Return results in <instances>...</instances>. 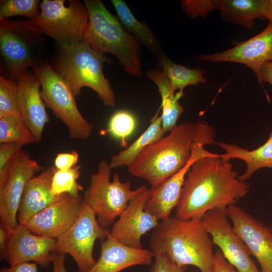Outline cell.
Segmentation results:
<instances>
[{"label": "cell", "instance_id": "6da1fadb", "mask_svg": "<svg viewBox=\"0 0 272 272\" xmlns=\"http://www.w3.org/2000/svg\"><path fill=\"white\" fill-rule=\"evenodd\" d=\"M249 184L239 179L230 159L214 154L196 160L185 177L175 217L202 219L209 211L226 210L249 192Z\"/></svg>", "mask_w": 272, "mask_h": 272}, {"label": "cell", "instance_id": "7a4b0ae2", "mask_svg": "<svg viewBox=\"0 0 272 272\" xmlns=\"http://www.w3.org/2000/svg\"><path fill=\"white\" fill-rule=\"evenodd\" d=\"M214 140V129L206 122H183L147 147L127 170L155 189L186 165L196 145L213 144Z\"/></svg>", "mask_w": 272, "mask_h": 272}, {"label": "cell", "instance_id": "3957f363", "mask_svg": "<svg viewBox=\"0 0 272 272\" xmlns=\"http://www.w3.org/2000/svg\"><path fill=\"white\" fill-rule=\"evenodd\" d=\"M153 256L165 253L179 266L192 265L200 272H213V241L202 219L175 217L161 221L150 236Z\"/></svg>", "mask_w": 272, "mask_h": 272}, {"label": "cell", "instance_id": "277c9868", "mask_svg": "<svg viewBox=\"0 0 272 272\" xmlns=\"http://www.w3.org/2000/svg\"><path fill=\"white\" fill-rule=\"evenodd\" d=\"M57 44L52 67L68 84L75 97L83 88L89 87L105 106L113 108L115 94L103 70L104 63L111 60L84 40Z\"/></svg>", "mask_w": 272, "mask_h": 272}, {"label": "cell", "instance_id": "5b68a950", "mask_svg": "<svg viewBox=\"0 0 272 272\" xmlns=\"http://www.w3.org/2000/svg\"><path fill=\"white\" fill-rule=\"evenodd\" d=\"M84 3L89 15L84 40L100 52L115 56L127 73L141 76L139 40L125 30L101 1L84 0Z\"/></svg>", "mask_w": 272, "mask_h": 272}, {"label": "cell", "instance_id": "8992f818", "mask_svg": "<svg viewBox=\"0 0 272 272\" xmlns=\"http://www.w3.org/2000/svg\"><path fill=\"white\" fill-rule=\"evenodd\" d=\"M42 38V34L27 21L0 19L2 67L8 79L17 80L29 67L45 64L40 58Z\"/></svg>", "mask_w": 272, "mask_h": 272}, {"label": "cell", "instance_id": "52a82bcc", "mask_svg": "<svg viewBox=\"0 0 272 272\" xmlns=\"http://www.w3.org/2000/svg\"><path fill=\"white\" fill-rule=\"evenodd\" d=\"M111 170L106 160L99 162L97 171L90 176L89 185L83 199L95 213L99 224L106 228L114 223L129 201L146 187L141 185L132 189L131 183L121 181L116 172L111 180Z\"/></svg>", "mask_w": 272, "mask_h": 272}, {"label": "cell", "instance_id": "ba28073f", "mask_svg": "<svg viewBox=\"0 0 272 272\" xmlns=\"http://www.w3.org/2000/svg\"><path fill=\"white\" fill-rule=\"evenodd\" d=\"M33 71L41 83V95L46 106L66 127L69 138L89 139L93 126L81 113L76 97L64 79L48 63Z\"/></svg>", "mask_w": 272, "mask_h": 272}, {"label": "cell", "instance_id": "9c48e42d", "mask_svg": "<svg viewBox=\"0 0 272 272\" xmlns=\"http://www.w3.org/2000/svg\"><path fill=\"white\" fill-rule=\"evenodd\" d=\"M43 0L40 13L28 22L37 31L54 39L56 42L84 40L89 15L84 2L70 0Z\"/></svg>", "mask_w": 272, "mask_h": 272}, {"label": "cell", "instance_id": "30bf717a", "mask_svg": "<svg viewBox=\"0 0 272 272\" xmlns=\"http://www.w3.org/2000/svg\"><path fill=\"white\" fill-rule=\"evenodd\" d=\"M109 230L101 226L94 212L84 201L73 225L56 239L57 252L69 254L80 272H87L95 264L93 248L97 239L104 240Z\"/></svg>", "mask_w": 272, "mask_h": 272}, {"label": "cell", "instance_id": "8fae6325", "mask_svg": "<svg viewBox=\"0 0 272 272\" xmlns=\"http://www.w3.org/2000/svg\"><path fill=\"white\" fill-rule=\"evenodd\" d=\"M211 236L224 257L239 272H261L250 257V251L228 221L226 210L214 209L202 219Z\"/></svg>", "mask_w": 272, "mask_h": 272}, {"label": "cell", "instance_id": "7c38bea8", "mask_svg": "<svg viewBox=\"0 0 272 272\" xmlns=\"http://www.w3.org/2000/svg\"><path fill=\"white\" fill-rule=\"evenodd\" d=\"M43 167L22 150L12 163L6 183L0 189L1 226L8 232L18 225L17 213L27 182Z\"/></svg>", "mask_w": 272, "mask_h": 272}, {"label": "cell", "instance_id": "4fadbf2b", "mask_svg": "<svg viewBox=\"0 0 272 272\" xmlns=\"http://www.w3.org/2000/svg\"><path fill=\"white\" fill-rule=\"evenodd\" d=\"M234 46L223 51L195 56L197 61L230 62L246 65L255 73L258 83L263 86L260 71L265 63L272 61V23L254 37L242 42H234Z\"/></svg>", "mask_w": 272, "mask_h": 272}, {"label": "cell", "instance_id": "5bb4252c", "mask_svg": "<svg viewBox=\"0 0 272 272\" xmlns=\"http://www.w3.org/2000/svg\"><path fill=\"white\" fill-rule=\"evenodd\" d=\"M150 195V189L146 187L129 201L109 230L113 238L127 246L143 248L142 237L160 222L145 210Z\"/></svg>", "mask_w": 272, "mask_h": 272}, {"label": "cell", "instance_id": "9a60e30c", "mask_svg": "<svg viewBox=\"0 0 272 272\" xmlns=\"http://www.w3.org/2000/svg\"><path fill=\"white\" fill-rule=\"evenodd\" d=\"M235 231L260 265L261 272H272V226H267L235 205L226 210Z\"/></svg>", "mask_w": 272, "mask_h": 272}, {"label": "cell", "instance_id": "2e32d148", "mask_svg": "<svg viewBox=\"0 0 272 272\" xmlns=\"http://www.w3.org/2000/svg\"><path fill=\"white\" fill-rule=\"evenodd\" d=\"M8 232L7 249L2 258L10 266L32 261L45 267L52 263L56 239L36 235L21 224Z\"/></svg>", "mask_w": 272, "mask_h": 272}, {"label": "cell", "instance_id": "e0dca14e", "mask_svg": "<svg viewBox=\"0 0 272 272\" xmlns=\"http://www.w3.org/2000/svg\"><path fill=\"white\" fill-rule=\"evenodd\" d=\"M83 200L65 194L36 214L25 225L33 233L57 239L77 219Z\"/></svg>", "mask_w": 272, "mask_h": 272}, {"label": "cell", "instance_id": "ac0fdd59", "mask_svg": "<svg viewBox=\"0 0 272 272\" xmlns=\"http://www.w3.org/2000/svg\"><path fill=\"white\" fill-rule=\"evenodd\" d=\"M205 146L202 144L196 145L190 158L181 170L165 180L157 188L150 189V195L145 210L159 221L171 217V213L178 205L186 175L192 164L202 157L214 154L206 150Z\"/></svg>", "mask_w": 272, "mask_h": 272}, {"label": "cell", "instance_id": "d6986e66", "mask_svg": "<svg viewBox=\"0 0 272 272\" xmlns=\"http://www.w3.org/2000/svg\"><path fill=\"white\" fill-rule=\"evenodd\" d=\"M22 117L32 133L36 143L42 140L45 125L49 122L46 105L40 92L41 83L34 74L27 71L17 80Z\"/></svg>", "mask_w": 272, "mask_h": 272}, {"label": "cell", "instance_id": "ffe728a7", "mask_svg": "<svg viewBox=\"0 0 272 272\" xmlns=\"http://www.w3.org/2000/svg\"><path fill=\"white\" fill-rule=\"evenodd\" d=\"M153 257L151 251L125 245L109 234L101 242L99 259L87 272H120L135 265H150Z\"/></svg>", "mask_w": 272, "mask_h": 272}, {"label": "cell", "instance_id": "44dd1931", "mask_svg": "<svg viewBox=\"0 0 272 272\" xmlns=\"http://www.w3.org/2000/svg\"><path fill=\"white\" fill-rule=\"evenodd\" d=\"M54 171V167H48L27 182L17 213L19 224L25 225L34 216L61 196H55L51 191Z\"/></svg>", "mask_w": 272, "mask_h": 272}, {"label": "cell", "instance_id": "7402d4cb", "mask_svg": "<svg viewBox=\"0 0 272 272\" xmlns=\"http://www.w3.org/2000/svg\"><path fill=\"white\" fill-rule=\"evenodd\" d=\"M225 151L220 156L226 159H239L247 165L245 171L239 175V178L245 181L257 170L267 167L272 169V132L267 141L262 146L253 150H248L233 144L223 142L217 143Z\"/></svg>", "mask_w": 272, "mask_h": 272}, {"label": "cell", "instance_id": "603a6c76", "mask_svg": "<svg viewBox=\"0 0 272 272\" xmlns=\"http://www.w3.org/2000/svg\"><path fill=\"white\" fill-rule=\"evenodd\" d=\"M146 77L157 86L161 97V117L164 132H169L177 125V122L183 112V106L178 100L184 96L182 91L174 92L171 89L166 77L160 69H154L146 72Z\"/></svg>", "mask_w": 272, "mask_h": 272}, {"label": "cell", "instance_id": "cb8c5ba5", "mask_svg": "<svg viewBox=\"0 0 272 272\" xmlns=\"http://www.w3.org/2000/svg\"><path fill=\"white\" fill-rule=\"evenodd\" d=\"M217 10L225 22L248 29L264 18L262 0H217Z\"/></svg>", "mask_w": 272, "mask_h": 272}, {"label": "cell", "instance_id": "d4e9b609", "mask_svg": "<svg viewBox=\"0 0 272 272\" xmlns=\"http://www.w3.org/2000/svg\"><path fill=\"white\" fill-rule=\"evenodd\" d=\"M160 111L159 108L151 119L149 126L137 139L111 157L109 163L112 169L123 166L127 167L147 147L164 135Z\"/></svg>", "mask_w": 272, "mask_h": 272}, {"label": "cell", "instance_id": "484cf974", "mask_svg": "<svg viewBox=\"0 0 272 272\" xmlns=\"http://www.w3.org/2000/svg\"><path fill=\"white\" fill-rule=\"evenodd\" d=\"M111 2L125 30L136 37L149 51L159 56L162 53L159 41L148 24L139 21L124 1L112 0Z\"/></svg>", "mask_w": 272, "mask_h": 272}, {"label": "cell", "instance_id": "4316f807", "mask_svg": "<svg viewBox=\"0 0 272 272\" xmlns=\"http://www.w3.org/2000/svg\"><path fill=\"white\" fill-rule=\"evenodd\" d=\"M158 63L174 92H183L187 86L206 83L207 81L204 76V70L188 68L173 61L162 53L158 56Z\"/></svg>", "mask_w": 272, "mask_h": 272}, {"label": "cell", "instance_id": "83f0119b", "mask_svg": "<svg viewBox=\"0 0 272 272\" xmlns=\"http://www.w3.org/2000/svg\"><path fill=\"white\" fill-rule=\"evenodd\" d=\"M35 142L22 117H0V143H18L23 146Z\"/></svg>", "mask_w": 272, "mask_h": 272}, {"label": "cell", "instance_id": "f1b7e54d", "mask_svg": "<svg viewBox=\"0 0 272 272\" xmlns=\"http://www.w3.org/2000/svg\"><path fill=\"white\" fill-rule=\"evenodd\" d=\"M81 167L76 165L66 170H58L54 167L51 181V191L54 195L60 196L66 194L73 197L79 198V192L84 188L77 179L80 176Z\"/></svg>", "mask_w": 272, "mask_h": 272}, {"label": "cell", "instance_id": "f546056e", "mask_svg": "<svg viewBox=\"0 0 272 272\" xmlns=\"http://www.w3.org/2000/svg\"><path fill=\"white\" fill-rule=\"evenodd\" d=\"M22 117L18 83L0 76V117Z\"/></svg>", "mask_w": 272, "mask_h": 272}, {"label": "cell", "instance_id": "4dcf8cb0", "mask_svg": "<svg viewBox=\"0 0 272 272\" xmlns=\"http://www.w3.org/2000/svg\"><path fill=\"white\" fill-rule=\"evenodd\" d=\"M136 125V118L131 112L119 110L111 117L106 132L120 140L121 145L125 146L126 139L133 133Z\"/></svg>", "mask_w": 272, "mask_h": 272}, {"label": "cell", "instance_id": "1f68e13d", "mask_svg": "<svg viewBox=\"0 0 272 272\" xmlns=\"http://www.w3.org/2000/svg\"><path fill=\"white\" fill-rule=\"evenodd\" d=\"M38 0H4L0 3V19L21 16L33 19L40 13Z\"/></svg>", "mask_w": 272, "mask_h": 272}, {"label": "cell", "instance_id": "d6a6232c", "mask_svg": "<svg viewBox=\"0 0 272 272\" xmlns=\"http://www.w3.org/2000/svg\"><path fill=\"white\" fill-rule=\"evenodd\" d=\"M23 145L18 143H6L0 146V189L5 185L13 161L22 150Z\"/></svg>", "mask_w": 272, "mask_h": 272}, {"label": "cell", "instance_id": "836d02e7", "mask_svg": "<svg viewBox=\"0 0 272 272\" xmlns=\"http://www.w3.org/2000/svg\"><path fill=\"white\" fill-rule=\"evenodd\" d=\"M181 8L189 17L205 18L211 12L217 10V0H182Z\"/></svg>", "mask_w": 272, "mask_h": 272}, {"label": "cell", "instance_id": "e575fe53", "mask_svg": "<svg viewBox=\"0 0 272 272\" xmlns=\"http://www.w3.org/2000/svg\"><path fill=\"white\" fill-rule=\"evenodd\" d=\"M155 259L150 272H185L187 266H179L173 262L166 254L154 256Z\"/></svg>", "mask_w": 272, "mask_h": 272}, {"label": "cell", "instance_id": "d590c367", "mask_svg": "<svg viewBox=\"0 0 272 272\" xmlns=\"http://www.w3.org/2000/svg\"><path fill=\"white\" fill-rule=\"evenodd\" d=\"M79 158L78 153L74 150L71 152L58 153L54 159V167L58 170H66L77 165Z\"/></svg>", "mask_w": 272, "mask_h": 272}, {"label": "cell", "instance_id": "8d00e7d4", "mask_svg": "<svg viewBox=\"0 0 272 272\" xmlns=\"http://www.w3.org/2000/svg\"><path fill=\"white\" fill-rule=\"evenodd\" d=\"M213 272H239L224 257L220 249L216 251Z\"/></svg>", "mask_w": 272, "mask_h": 272}, {"label": "cell", "instance_id": "74e56055", "mask_svg": "<svg viewBox=\"0 0 272 272\" xmlns=\"http://www.w3.org/2000/svg\"><path fill=\"white\" fill-rule=\"evenodd\" d=\"M37 263L35 262H23L10 267H3L0 272H38Z\"/></svg>", "mask_w": 272, "mask_h": 272}, {"label": "cell", "instance_id": "f35d334b", "mask_svg": "<svg viewBox=\"0 0 272 272\" xmlns=\"http://www.w3.org/2000/svg\"><path fill=\"white\" fill-rule=\"evenodd\" d=\"M65 255L64 253H60L56 251L53 252L52 272H68L64 264Z\"/></svg>", "mask_w": 272, "mask_h": 272}, {"label": "cell", "instance_id": "ab89813d", "mask_svg": "<svg viewBox=\"0 0 272 272\" xmlns=\"http://www.w3.org/2000/svg\"><path fill=\"white\" fill-rule=\"evenodd\" d=\"M262 83L266 82L272 86V61L264 63L261 68Z\"/></svg>", "mask_w": 272, "mask_h": 272}, {"label": "cell", "instance_id": "60d3db41", "mask_svg": "<svg viewBox=\"0 0 272 272\" xmlns=\"http://www.w3.org/2000/svg\"><path fill=\"white\" fill-rule=\"evenodd\" d=\"M9 237L8 231L2 226L0 228V251L1 256L2 257L7 249Z\"/></svg>", "mask_w": 272, "mask_h": 272}, {"label": "cell", "instance_id": "b9f144b4", "mask_svg": "<svg viewBox=\"0 0 272 272\" xmlns=\"http://www.w3.org/2000/svg\"><path fill=\"white\" fill-rule=\"evenodd\" d=\"M262 1L263 17L272 23V0Z\"/></svg>", "mask_w": 272, "mask_h": 272}, {"label": "cell", "instance_id": "7bdbcfd3", "mask_svg": "<svg viewBox=\"0 0 272 272\" xmlns=\"http://www.w3.org/2000/svg\"><path fill=\"white\" fill-rule=\"evenodd\" d=\"M191 272H195V271H191Z\"/></svg>", "mask_w": 272, "mask_h": 272}]
</instances>
